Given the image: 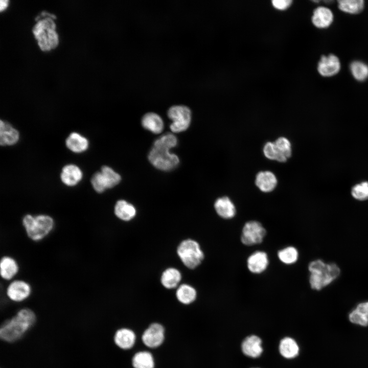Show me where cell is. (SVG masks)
<instances>
[{"mask_svg":"<svg viewBox=\"0 0 368 368\" xmlns=\"http://www.w3.org/2000/svg\"><path fill=\"white\" fill-rule=\"evenodd\" d=\"M177 144L176 137L171 133H167L156 139L149 152L148 158L156 168L162 171H170L176 168L179 163L177 155L170 150Z\"/></svg>","mask_w":368,"mask_h":368,"instance_id":"cell-1","label":"cell"},{"mask_svg":"<svg viewBox=\"0 0 368 368\" xmlns=\"http://www.w3.org/2000/svg\"><path fill=\"white\" fill-rule=\"evenodd\" d=\"M36 319V315L31 309H20L14 316L1 326V339L9 342L18 340L33 325Z\"/></svg>","mask_w":368,"mask_h":368,"instance_id":"cell-2","label":"cell"},{"mask_svg":"<svg viewBox=\"0 0 368 368\" xmlns=\"http://www.w3.org/2000/svg\"><path fill=\"white\" fill-rule=\"evenodd\" d=\"M311 288L319 291L330 285L340 275V269L335 263H327L321 259L311 261L308 265Z\"/></svg>","mask_w":368,"mask_h":368,"instance_id":"cell-3","label":"cell"},{"mask_svg":"<svg viewBox=\"0 0 368 368\" xmlns=\"http://www.w3.org/2000/svg\"><path fill=\"white\" fill-rule=\"evenodd\" d=\"M21 224L28 238L35 242L47 238L56 226L54 218L45 214H26L22 218Z\"/></svg>","mask_w":368,"mask_h":368,"instance_id":"cell-4","label":"cell"},{"mask_svg":"<svg viewBox=\"0 0 368 368\" xmlns=\"http://www.w3.org/2000/svg\"><path fill=\"white\" fill-rule=\"evenodd\" d=\"M51 17H47L38 20L33 28V33L38 44L43 51L55 48L58 43L56 25Z\"/></svg>","mask_w":368,"mask_h":368,"instance_id":"cell-5","label":"cell"},{"mask_svg":"<svg viewBox=\"0 0 368 368\" xmlns=\"http://www.w3.org/2000/svg\"><path fill=\"white\" fill-rule=\"evenodd\" d=\"M177 252L183 264L190 269H194L199 266L204 257L199 243L190 239L185 240L180 243Z\"/></svg>","mask_w":368,"mask_h":368,"instance_id":"cell-6","label":"cell"},{"mask_svg":"<svg viewBox=\"0 0 368 368\" xmlns=\"http://www.w3.org/2000/svg\"><path fill=\"white\" fill-rule=\"evenodd\" d=\"M267 234L263 225L257 220L246 221L242 226L240 241L247 246H252L261 244Z\"/></svg>","mask_w":368,"mask_h":368,"instance_id":"cell-7","label":"cell"},{"mask_svg":"<svg viewBox=\"0 0 368 368\" xmlns=\"http://www.w3.org/2000/svg\"><path fill=\"white\" fill-rule=\"evenodd\" d=\"M168 116L172 120L170 128L174 133L184 131L190 125L191 111L187 106L177 105L170 107L168 110Z\"/></svg>","mask_w":368,"mask_h":368,"instance_id":"cell-8","label":"cell"},{"mask_svg":"<svg viewBox=\"0 0 368 368\" xmlns=\"http://www.w3.org/2000/svg\"><path fill=\"white\" fill-rule=\"evenodd\" d=\"M32 287L27 281L15 279L9 282L6 288V295L11 301L22 302L30 297L32 293Z\"/></svg>","mask_w":368,"mask_h":368,"instance_id":"cell-9","label":"cell"},{"mask_svg":"<svg viewBox=\"0 0 368 368\" xmlns=\"http://www.w3.org/2000/svg\"><path fill=\"white\" fill-rule=\"evenodd\" d=\"M269 258L267 253L262 250L251 253L246 259L248 270L254 274H260L267 269L269 265Z\"/></svg>","mask_w":368,"mask_h":368,"instance_id":"cell-10","label":"cell"},{"mask_svg":"<svg viewBox=\"0 0 368 368\" xmlns=\"http://www.w3.org/2000/svg\"><path fill=\"white\" fill-rule=\"evenodd\" d=\"M164 328L160 324H152L143 333L142 341L148 347L157 348L164 341Z\"/></svg>","mask_w":368,"mask_h":368,"instance_id":"cell-11","label":"cell"},{"mask_svg":"<svg viewBox=\"0 0 368 368\" xmlns=\"http://www.w3.org/2000/svg\"><path fill=\"white\" fill-rule=\"evenodd\" d=\"M19 270V265L15 258L9 255H5L1 258L0 275L3 280L9 282L16 279Z\"/></svg>","mask_w":368,"mask_h":368,"instance_id":"cell-12","label":"cell"},{"mask_svg":"<svg viewBox=\"0 0 368 368\" xmlns=\"http://www.w3.org/2000/svg\"><path fill=\"white\" fill-rule=\"evenodd\" d=\"M340 68L339 59L335 55L331 54L323 56L318 64L319 73L324 77H330L337 74Z\"/></svg>","mask_w":368,"mask_h":368,"instance_id":"cell-13","label":"cell"},{"mask_svg":"<svg viewBox=\"0 0 368 368\" xmlns=\"http://www.w3.org/2000/svg\"><path fill=\"white\" fill-rule=\"evenodd\" d=\"M81 169L75 164H67L61 170L60 179L63 183L68 187L77 185L82 179Z\"/></svg>","mask_w":368,"mask_h":368,"instance_id":"cell-14","label":"cell"},{"mask_svg":"<svg viewBox=\"0 0 368 368\" xmlns=\"http://www.w3.org/2000/svg\"><path fill=\"white\" fill-rule=\"evenodd\" d=\"M214 206L217 215L223 219L230 220L236 216V208L232 200L227 196L217 199Z\"/></svg>","mask_w":368,"mask_h":368,"instance_id":"cell-15","label":"cell"},{"mask_svg":"<svg viewBox=\"0 0 368 368\" xmlns=\"http://www.w3.org/2000/svg\"><path fill=\"white\" fill-rule=\"evenodd\" d=\"M19 140V132L11 124L1 120L0 144L1 146H12Z\"/></svg>","mask_w":368,"mask_h":368,"instance_id":"cell-16","label":"cell"},{"mask_svg":"<svg viewBox=\"0 0 368 368\" xmlns=\"http://www.w3.org/2000/svg\"><path fill=\"white\" fill-rule=\"evenodd\" d=\"M255 183L261 191L268 193L274 189L277 185L278 180L275 175L272 172L261 171L256 175Z\"/></svg>","mask_w":368,"mask_h":368,"instance_id":"cell-17","label":"cell"},{"mask_svg":"<svg viewBox=\"0 0 368 368\" xmlns=\"http://www.w3.org/2000/svg\"><path fill=\"white\" fill-rule=\"evenodd\" d=\"M65 145L70 151L74 153H80L88 149L89 142L85 137L80 133L73 132L66 138Z\"/></svg>","mask_w":368,"mask_h":368,"instance_id":"cell-18","label":"cell"},{"mask_svg":"<svg viewBox=\"0 0 368 368\" xmlns=\"http://www.w3.org/2000/svg\"><path fill=\"white\" fill-rule=\"evenodd\" d=\"M333 20L332 11L325 7L316 8L312 17L313 25L318 28H326L331 25Z\"/></svg>","mask_w":368,"mask_h":368,"instance_id":"cell-19","label":"cell"},{"mask_svg":"<svg viewBox=\"0 0 368 368\" xmlns=\"http://www.w3.org/2000/svg\"><path fill=\"white\" fill-rule=\"evenodd\" d=\"M142 126L151 132L159 134L164 128L162 118L155 112H150L145 114L141 120Z\"/></svg>","mask_w":368,"mask_h":368,"instance_id":"cell-20","label":"cell"},{"mask_svg":"<svg viewBox=\"0 0 368 368\" xmlns=\"http://www.w3.org/2000/svg\"><path fill=\"white\" fill-rule=\"evenodd\" d=\"M261 340L257 336L251 335L246 338L242 343V350L247 356L256 358L262 352Z\"/></svg>","mask_w":368,"mask_h":368,"instance_id":"cell-21","label":"cell"},{"mask_svg":"<svg viewBox=\"0 0 368 368\" xmlns=\"http://www.w3.org/2000/svg\"><path fill=\"white\" fill-rule=\"evenodd\" d=\"M114 340L116 345L121 349H129L135 343V335L132 330L127 328H122L116 332Z\"/></svg>","mask_w":368,"mask_h":368,"instance_id":"cell-22","label":"cell"},{"mask_svg":"<svg viewBox=\"0 0 368 368\" xmlns=\"http://www.w3.org/2000/svg\"><path fill=\"white\" fill-rule=\"evenodd\" d=\"M114 213L117 218L123 221H129L136 215V209L131 203L125 200L117 201L114 208Z\"/></svg>","mask_w":368,"mask_h":368,"instance_id":"cell-23","label":"cell"},{"mask_svg":"<svg viewBox=\"0 0 368 368\" xmlns=\"http://www.w3.org/2000/svg\"><path fill=\"white\" fill-rule=\"evenodd\" d=\"M299 251L297 248L292 245L285 246L277 252L279 260L286 265L295 264L299 259Z\"/></svg>","mask_w":368,"mask_h":368,"instance_id":"cell-24","label":"cell"},{"mask_svg":"<svg viewBox=\"0 0 368 368\" xmlns=\"http://www.w3.org/2000/svg\"><path fill=\"white\" fill-rule=\"evenodd\" d=\"M181 279V275L178 270L174 268H169L162 273L161 283L167 289L176 287Z\"/></svg>","mask_w":368,"mask_h":368,"instance_id":"cell-25","label":"cell"},{"mask_svg":"<svg viewBox=\"0 0 368 368\" xmlns=\"http://www.w3.org/2000/svg\"><path fill=\"white\" fill-rule=\"evenodd\" d=\"M278 157L277 160L279 162H285L291 155V146L290 141L285 137H279L273 142Z\"/></svg>","mask_w":368,"mask_h":368,"instance_id":"cell-26","label":"cell"},{"mask_svg":"<svg viewBox=\"0 0 368 368\" xmlns=\"http://www.w3.org/2000/svg\"><path fill=\"white\" fill-rule=\"evenodd\" d=\"M279 350L281 354L286 358H293L298 354L299 348L296 341L291 338L285 337L281 340Z\"/></svg>","mask_w":368,"mask_h":368,"instance_id":"cell-27","label":"cell"},{"mask_svg":"<svg viewBox=\"0 0 368 368\" xmlns=\"http://www.w3.org/2000/svg\"><path fill=\"white\" fill-rule=\"evenodd\" d=\"M177 300L184 304H189L193 302L197 296L196 290L191 286L183 284L180 285L176 292Z\"/></svg>","mask_w":368,"mask_h":368,"instance_id":"cell-28","label":"cell"},{"mask_svg":"<svg viewBox=\"0 0 368 368\" xmlns=\"http://www.w3.org/2000/svg\"><path fill=\"white\" fill-rule=\"evenodd\" d=\"M132 364L134 368H154V366L153 356L147 351L136 353L132 358Z\"/></svg>","mask_w":368,"mask_h":368,"instance_id":"cell-29","label":"cell"},{"mask_svg":"<svg viewBox=\"0 0 368 368\" xmlns=\"http://www.w3.org/2000/svg\"><path fill=\"white\" fill-rule=\"evenodd\" d=\"M338 8L342 11L350 13H359L363 10L364 1L362 0L338 1Z\"/></svg>","mask_w":368,"mask_h":368,"instance_id":"cell-30","label":"cell"},{"mask_svg":"<svg viewBox=\"0 0 368 368\" xmlns=\"http://www.w3.org/2000/svg\"><path fill=\"white\" fill-rule=\"evenodd\" d=\"M101 172L107 189L112 188L118 185L121 180L120 175L107 166H103Z\"/></svg>","mask_w":368,"mask_h":368,"instance_id":"cell-31","label":"cell"},{"mask_svg":"<svg viewBox=\"0 0 368 368\" xmlns=\"http://www.w3.org/2000/svg\"><path fill=\"white\" fill-rule=\"evenodd\" d=\"M350 70L353 77L358 81H364L368 77V65L361 61L353 62Z\"/></svg>","mask_w":368,"mask_h":368,"instance_id":"cell-32","label":"cell"},{"mask_svg":"<svg viewBox=\"0 0 368 368\" xmlns=\"http://www.w3.org/2000/svg\"><path fill=\"white\" fill-rule=\"evenodd\" d=\"M352 196L356 200H368V181H363L355 185L351 189Z\"/></svg>","mask_w":368,"mask_h":368,"instance_id":"cell-33","label":"cell"},{"mask_svg":"<svg viewBox=\"0 0 368 368\" xmlns=\"http://www.w3.org/2000/svg\"><path fill=\"white\" fill-rule=\"evenodd\" d=\"M91 183L94 190L98 193H103L107 189L100 171L96 172L93 175L91 178Z\"/></svg>","mask_w":368,"mask_h":368,"instance_id":"cell-34","label":"cell"},{"mask_svg":"<svg viewBox=\"0 0 368 368\" xmlns=\"http://www.w3.org/2000/svg\"><path fill=\"white\" fill-rule=\"evenodd\" d=\"M349 320L353 324L361 326H367L368 325V317L356 308L353 309L349 314Z\"/></svg>","mask_w":368,"mask_h":368,"instance_id":"cell-35","label":"cell"},{"mask_svg":"<svg viewBox=\"0 0 368 368\" xmlns=\"http://www.w3.org/2000/svg\"><path fill=\"white\" fill-rule=\"evenodd\" d=\"M263 153L265 157L271 160H277L278 154L274 143H266L263 148Z\"/></svg>","mask_w":368,"mask_h":368,"instance_id":"cell-36","label":"cell"},{"mask_svg":"<svg viewBox=\"0 0 368 368\" xmlns=\"http://www.w3.org/2000/svg\"><path fill=\"white\" fill-rule=\"evenodd\" d=\"M291 0H273L272 5L274 8L279 10H284L287 8L291 4Z\"/></svg>","mask_w":368,"mask_h":368,"instance_id":"cell-37","label":"cell"},{"mask_svg":"<svg viewBox=\"0 0 368 368\" xmlns=\"http://www.w3.org/2000/svg\"><path fill=\"white\" fill-rule=\"evenodd\" d=\"M355 308L368 317V301L359 303Z\"/></svg>","mask_w":368,"mask_h":368,"instance_id":"cell-38","label":"cell"},{"mask_svg":"<svg viewBox=\"0 0 368 368\" xmlns=\"http://www.w3.org/2000/svg\"><path fill=\"white\" fill-rule=\"evenodd\" d=\"M8 3V0H1V1H0V3H1L0 10H1V11L4 10L7 7Z\"/></svg>","mask_w":368,"mask_h":368,"instance_id":"cell-39","label":"cell"}]
</instances>
